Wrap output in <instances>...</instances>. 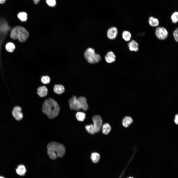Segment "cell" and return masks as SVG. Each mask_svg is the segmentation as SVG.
Returning <instances> with one entry per match:
<instances>
[{
    "instance_id": "27",
    "label": "cell",
    "mask_w": 178,
    "mask_h": 178,
    "mask_svg": "<svg viewBox=\"0 0 178 178\" xmlns=\"http://www.w3.org/2000/svg\"><path fill=\"white\" fill-rule=\"evenodd\" d=\"M46 2L48 5L51 7L55 6L56 4V0H46Z\"/></svg>"
},
{
    "instance_id": "33",
    "label": "cell",
    "mask_w": 178,
    "mask_h": 178,
    "mask_svg": "<svg viewBox=\"0 0 178 178\" xmlns=\"http://www.w3.org/2000/svg\"><path fill=\"white\" fill-rule=\"evenodd\" d=\"M128 178H133V177H130Z\"/></svg>"
},
{
    "instance_id": "3",
    "label": "cell",
    "mask_w": 178,
    "mask_h": 178,
    "mask_svg": "<svg viewBox=\"0 0 178 178\" xmlns=\"http://www.w3.org/2000/svg\"><path fill=\"white\" fill-rule=\"evenodd\" d=\"M29 34L27 30L21 26H17L11 30L10 33L11 37L14 40H18L21 43H23L28 39Z\"/></svg>"
},
{
    "instance_id": "13",
    "label": "cell",
    "mask_w": 178,
    "mask_h": 178,
    "mask_svg": "<svg viewBox=\"0 0 178 178\" xmlns=\"http://www.w3.org/2000/svg\"><path fill=\"white\" fill-rule=\"evenodd\" d=\"M16 173L21 176H24L25 174L26 170L25 166L22 164L19 165L16 168Z\"/></svg>"
},
{
    "instance_id": "16",
    "label": "cell",
    "mask_w": 178,
    "mask_h": 178,
    "mask_svg": "<svg viewBox=\"0 0 178 178\" xmlns=\"http://www.w3.org/2000/svg\"><path fill=\"white\" fill-rule=\"evenodd\" d=\"M65 90L64 87L62 85H56L54 87V91L57 94H60L63 93L64 92Z\"/></svg>"
},
{
    "instance_id": "14",
    "label": "cell",
    "mask_w": 178,
    "mask_h": 178,
    "mask_svg": "<svg viewBox=\"0 0 178 178\" xmlns=\"http://www.w3.org/2000/svg\"><path fill=\"white\" fill-rule=\"evenodd\" d=\"M47 92V89L45 86L40 87L37 89V93L40 97H43L46 96Z\"/></svg>"
},
{
    "instance_id": "11",
    "label": "cell",
    "mask_w": 178,
    "mask_h": 178,
    "mask_svg": "<svg viewBox=\"0 0 178 178\" xmlns=\"http://www.w3.org/2000/svg\"><path fill=\"white\" fill-rule=\"evenodd\" d=\"M116 56L111 51L108 52L105 56L106 62L108 63H111L115 60Z\"/></svg>"
},
{
    "instance_id": "29",
    "label": "cell",
    "mask_w": 178,
    "mask_h": 178,
    "mask_svg": "<svg viewBox=\"0 0 178 178\" xmlns=\"http://www.w3.org/2000/svg\"><path fill=\"white\" fill-rule=\"evenodd\" d=\"M175 123L178 124V115H176L175 116V118L174 120Z\"/></svg>"
},
{
    "instance_id": "28",
    "label": "cell",
    "mask_w": 178,
    "mask_h": 178,
    "mask_svg": "<svg viewBox=\"0 0 178 178\" xmlns=\"http://www.w3.org/2000/svg\"><path fill=\"white\" fill-rule=\"evenodd\" d=\"M178 29L177 28L173 32V34L174 38L175 40L177 42H178Z\"/></svg>"
},
{
    "instance_id": "2",
    "label": "cell",
    "mask_w": 178,
    "mask_h": 178,
    "mask_svg": "<svg viewBox=\"0 0 178 178\" xmlns=\"http://www.w3.org/2000/svg\"><path fill=\"white\" fill-rule=\"evenodd\" d=\"M47 153L51 159H55L57 157H61L64 155L65 150L63 144L55 142L49 143L47 146Z\"/></svg>"
},
{
    "instance_id": "5",
    "label": "cell",
    "mask_w": 178,
    "mask_h": 178,
    "mask_svg": "<svg viewBox=\"0 0 178 178\" xmlns=\"http://www.w3.org/2000/svg\"><path fill=\"white\" fill-rule=\"evenodd\" d=\"M155 34L156 37L161 40L166 39L168 36V32L167 30L163 27H157L155 30Z\"/></svg>"
},
{
    "instance_id": "15",
    "label": "cell",
    "mask_w": 178,
    "mask_h": 178,
    "mask_svg": "<svg viewBox=\"0 0 178 178\" xmlns=\"http://www.w3.org/2000/svg\"><path fill=\"white\" fill-rule=\"evenodd\" d=\"M148 21L150 25L152 27L157 26L159 24L158 19L153 16H151L149 18Z\"/></svg>"
},
{
    "instance_id": "18",
    "label": "cell",
    "mask_w": 178,
    "mask_h": 178,
    "mask_svg": "<svg viewBox=\"0 0 178 178\" xmlns=\"http://www.w3.org/2000/svg\"><path fill=\"white\" fill-rule=\"evenodd\" d=\"M102 129L103 133L105 134H107L111 131V127L108 123H106L103 125Z\"/></svg>"
},
{
    "instance_id": "25",
    "label": "cell",
    "mask_w": 178,
    "mask_h": 178,
    "mask_svg": "<svg viewBox=\"0 0 178 178\" xmlns=\"http://www.w3.org/2000/svg\"><path fill=\"white\" fill-rule=\"evenodd\" d=\"M172 22L174 23H176L178 21V13L175 12L172 14L171 16Z\"/></svg>"
},
{
    "instance_id": "4",
    "label": "cell",
    "mask_w": 178,
    "mask_h": 178,
    "mask_svg": "<svg viewBox=\"0 0 178 178\" xmlns=\"http://www.w3.org/2000/svg\"><path fill=\"white\" fill-rule=\"evenodd\" d=\"M84 56L88 62L91 64L98 63L101 59L100 55L96 53L94 49L91 48H89L86 50Z\"/></svg>"
},
{
    "instance_id": "12",
    "label": "cell",
    "mask_w": 178,
    "mask_h": 178,
    "mask_svg": "<svg viewBox=\"0 0 178 178\" xmlns=\"http://www.w3.org/2000/svg\"><path fill=\"white\" fill-rule=\"evenodd\" d=\"M129 50L132 51L137 52L139 50L138 43L134 40H133L130 42L128 44Z\"/></svg>"
},
{
    "instance_id": "21",
    "label": "cell",
    "mask_w": 178,
    "mask_h": 178,
    "mask_svg": "<svg viewBox=\"0 0 178 178\" xmlns=\"http://www.w3.org/2000/svg\"><path fill=\"white\" fill-rule=\"evenodd\" d=\"M100 156L99 154L97 153H93L91 154V159L92 161L96 163L98 162L100 159Z\"/></svg>"
},
{
    "instance_id": "7",
    "label": "cell",
    "mask_w": 178,
    "mask_h": 178,
    "mask_svg": "<svg viewBox=\"0 0 178 178\" xmlns=\"http://www.w3.org/2000/svg\"><path fill=\"white\" fill-rule=\"evenodd\" d=\"M93 125L95 130L96 133L99 132L102 125V121L101 117L99 115H96L92 118Z\"/></svg>"
},
{
    "instance_id": "26",
    "label": "cell",
    "mask_w": 178,
    "mask_h": 178,
    "mask_svg": "<svg viewBox=\"0 0 178 178\" xmlns=\"http://www.w3.org/2000/svg\"><path fill=\"white\" fill-rule=\"evenodd\" d=\"M50 81L49 77L47 76H43L41 78V81L44 84H46L49 83Z\"/></svg>"
},
{
    "instance_id": "23",
    "label": "cell",
    "mask_w": 178,
    "mask_h": 178,
    "mask_svg": "<svg viewBox=\"0 0 178 178\" xmlns=\"http://www.w3.org/2000/svg\"><path fill=\"white\" fill-rule=\"evenodd\" d=\"M76 117L77 120L80 121H83L86 117V114L84 112H78L76 114Z\"/></svg>"
},
{
    "instance_id": "1",
    "label": "cell",
    "mask_w": 178,
    "mask_h": 178,
    "mask_svg": "<svg viewBox=\"0 0 178 178\" xmlns=\"http://www.w3.org/2000/svg\"><path fill=\"white\" fill-rule=\"evenodd\" d=\"M60 108L57 102L51 98L46 99L43 106L42 111L50 118H53L58 114Z\"/></svg>"
},
{
    "instance_id": "30",
    "label": "cell",
    "mask_w": 178,
    "mask_h": 178,
    "mask_svg": "<svg viewBox=\"0 0 178 178\" xmlns=\"http://www.w3.org/2000/svg\"><path fill=\"white\" fill-rule=\"evenodd\" d=\"M35 4H37L39 2L40 0H33Z\"/></svg>"
},
{
    "instance_id": "20",
    "label": "cell",
    "mask_w": 178,
    "mask_h": 178,
    "mask_svg": "<svg viewBox=\"0 0 178 178\" xmlns=\"http://www.w3.org/2000/svg\"><path fill=\"white\" fill-rule=\"evenodd\" d=\"M17 16L19 19L22 22L26 21L27 19V14L24 12H19Z\"/></svg>"
},
{
    "instance_id": "10",
    "label": "cell",
    "mask_w": 178,
    "mask_h": 178,
    "mask_svg": "<svg viewBox=\"0 0 178 178\" xmlns=\"http://www.w3.org/2000/svg\"><path fill=\"white\" fill-rule=\"evenodd\" d=\"M81 107V109L84 111H87L88 109V106L86 98L83 96H81L78 98Z\"/></svg>"
},
{
    "instance_id": "24",
    "label": "cell",
    "mask_w": 178,
    "mask_h": 178,
    "mask_svg": "<svg viewBox=\"0 0 178 178\" xmlns=\"http://www.w3.org/2000/svg\"><path fill=\"white\" fill-rule=\"evenodd\" d=\"M5 48L8 51L12 52H13L15 48V46L12 43L10 42L7 43L6 45Z\"/></svg>"
},
{
    "instance_id": "22",
    "label": "cell",
    "mask_w": 178,
    "mask_h": 178,
    "mask_svg": "<svg viewBox=\"0 0 178 178\" xmlns=\"http://www.w3.org/2000/svg\"><path fill=\"white\" fill-rule=\"evenodd\" d=\"M85 128L87 132L90 134H93L96 133L95 130L92 124L87 125Z\"/></svg>"
},
{
    "instance_id": "6",
    "label": "cell",
    "mask_w": 178,
    "mask_h": 178,
    "mask_svg": "<svg viewBox=\"0 0 178 178\" xmlns=\"http://www.w3.org/2000/svg\"><path fill=\"white\" fill-rule=\"evenodd\" d=\"M69 103L70 108L71 110H78L81 109L78 98L75 96H73L69 100Z\"/></svg>"
},
{
    "instance_id": "17",
    "label": "cell",
    "mask_w": 178,
    "mask_h": 178,
    "mask_svg": "<svg viewBox=\"0 0 178 178\" xmlns=\"http://www.w3.org/2000/svg\"><path fill=\"white\" fill-rule=\"evenodd\" d=\"M133 122L132 118L129 116H126L124 117L122 121V124L123 126L127 127Z\"/></svg>"
},
{
    "instance_id": "9",
    "label": "cell",
    "mask_w": 178,
    "mask_h": 178,
    "mask_svg": "<svg viewBox=\"0 0 178 178\" xmlns=\"http://www.w3.org/2000/svg\"><path fill=\"white\" fill-rule=\"evenodd\" d=\"M118 33L117 29L115 27L110 28L107 32V36L110 39L113 40L116 38Z\"/></svg>"
},
{
    "instance_id": "32",
    "label": "cell",
    "mask_w": 178,
    "mask_h": 178,
    "mask_svg": "<svg viewBox=\"0 0 178 178\" xmlns=\"http://www.w3.org/2000/svg\"><path fill=\"white\" fill-rule=\"evenodd\" d=\"M0 178H5L4 177L2 176H0Z\"/></svg>"
},
{
    "instance_id": "19",
    "label": "cell",
    "mask_w": 178,
    "mask_h": 178,
    "mask_svg": "<svg viewBox=\"0 0 178 178\" xmlns=\"http://www.w3.org/2000/svg\"><path fill=\"white\" fill-rule=\"evenodd\" d=\"M132 36L131 33L128 31L125 30L123 32L122 37L126 41H129L131 39Z\"/></svg>"
},
{
    "instance_id": "8",
    "label": "cell",
    "mask_w": 178,
    "mask_h": 178,
    "mask_svg": "<svg viewBox=\"0 0 178 178\" xmlns=\"http://www.w3.org/2000/svg\"><path fill=\"white\" fill-rule=\"evenodd\" d=\"M13 116L17 120H21L23 117V114L22 112V109L19 106L15 107L12 112Z\"/></svg>"
},
{
    "instance_id": "31",
    "label": "cell",
    "mask_w": 178,
    "mask_h": 178,
    "mask_svg": "<svg viewBox=\"0 0 178 178\" xmlns=\"http://www.w3.org/2000/svg\"><path fill=\"white\" fill-rule=\"evenodd\" d=\"M6 0H0V4H3L4 3Z\"/></svg>"
}]
</instances>
